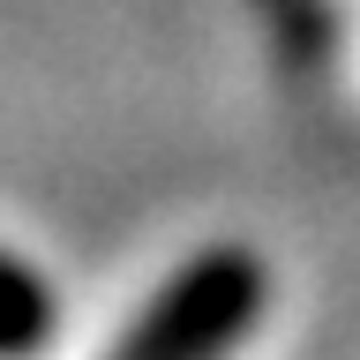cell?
I'll return each mask as SVG.
<instances>
[{
    "label": "cell",
    "mask_w": 360,
    "mask_h": 360,
    "mask_svg": "<svg viewBox=\"0 0 360 360\" xmlns=\"http://www.w3.org/2000/svg\"><path fill=\"white\" fill-rule=\"evenodd\" d=\"M53 338V292L30 263L0 255V360H30Z\"/></svg>",
    "instance_id": "obj_2"
},
{
    "label": "cell",
    "mask_w": 360,
    "mask_h": 360,
    "mask_svg": "<svg viewBox=\"0 0 360 360\" xmlns=\"http://www.w3.org/2000/svg\"><path fill=\"white\" fill-rule=\"evenodd\" d=\"M270 8H278V15H285L292 30H300V22H308V8H315V0H270Z\"/></svg>",
    "instance_id": "obj_3"
},
{
    "label": "cell",
    "mask_w": 360,
    "mask_h": 360,
    "mask_svg": "<svg viewBox=\"0 0 360 360\" xmlns=\"http://www.w3.org/2000/svg\"><path fill=\"white\" fill-rule=\"evenodd\" d=\"M263 315V263L240 248H210L158 292L112 360H225Z\"/></svg>",
    "instance_id": "obj_1"
}]
</instances>
